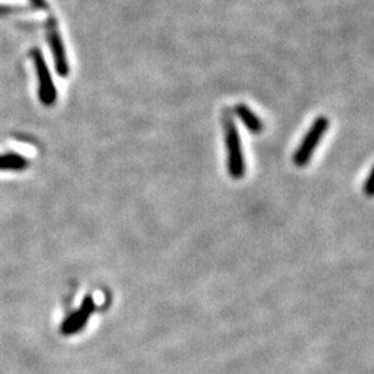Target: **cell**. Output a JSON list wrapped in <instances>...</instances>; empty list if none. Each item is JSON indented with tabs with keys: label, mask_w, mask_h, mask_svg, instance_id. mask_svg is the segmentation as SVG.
I'll return each instance as SVG.
<instances>
[{
	"label": "cell",
	"mask_w": 374,
	"mask_h": 374,
	"mask_svg": "<svg viewBox=\"0 0 374 374\" xmlns=\"http://www.w3.org/2000/svg\"><path fill=\"white\" fill-rule=\"evenodd\" d=\"M47 44L51 50V56L54 59V67L57 74L61 78L69 76L70 74V64L66 53V46L61 38V34L59 31V23L54 16H49L46 21Z\"/></svg>",
	"instance_id": "cell-4"
},
{
	"label": "cell",
	"mask_w": 374,
	"mask_h": 374,
	"mask_svg": "<svg viewBox=\"0 0 374 374\" xmlns=\"http://www.w3.org/2000/svg\"><path fill=\"white\" fill-rule=\"evenodd\" d=\"M372 181H373V171H370L368 179H366V183H365V193L368 196H372L373 194V186H372Z\"/></svg>",
	"instance_id": "cell-9"
},
{
	"label": "cell",
	"mask_w": 374,
	"mask_h": 374,
	"mask_svg": "<svg viewBox=\"0 0 374 374\" xmlns=\"http://www.w3.org/2000/svg\"><path fill=\"white\" fill-rule=\"evenodd\" d=\"M225 126V146H226V158H228V172L231 178L241 179L246 173V160L243 153L241 138L233 119L226 116L223 119Z\"/></svg>",
	"instance_id": "cell-1"
},
{
	"label": "cell",
	"mask_w": 374,
	"mask_h": 374,
	"mask_svg": "<svg viewBox=\"0 0 374 374\" xmlns=\"http://www.w3.org/2000/svg\"><path fill=\"white\" fill-rule=\"evenodd\" d=\"M328 125H330V121L325 116H320V117L315 119V122L312 123V126L306 132L300 147L297 148V151L294 154V158H293L294 164L300 166V168L308 165V163L312 158V156H313V153H315V150H316V147L323 139V136L328 129Z\"/></svg>",
	"instance_id": "cell-2"
},
{
	"label": "cell",
	"mask_w": 374,
	"mask_h": 374,
	"mask_svg": "<svg viewBox=\"0 0 374 374\" xmlns=\"http://www.w3.org/2000/svg\"><path fill=\"white\" fill-rule=\"evenodd\" d=\"M24 10H28V9L26 7H14V6H3V4H0V16L20 13V11H24Z\"/></svg>",
	"instance_id": "cell-7"
},
{
	"label": "cell",
	"mask_w": 374,
	"mask_h": 374,
	"mask_svg": "<svg viewBox=\"0 0 374 374\" xmlns=\"http://www.w3.org/2000/svg\"><path fill=\"white\" fill-rule=\"evenodd\" d=\"M31 57H32V61L35 64V71H36L39 100L46 107L54 106L56 101H57V89H56V85H54L53 78L50 75L46 60H45V57H44V54L39 49H32Z\"/></svg>",
	"instance_id": "cell-3"
},
{
	"label": "cell",
	"mask_w": 374,
	"mask_h": 374,
	"mask_svg": "<svg viewBox=\"0 0 374 374\" xmlns=\"http://www.w3.org/2000/svg\"><path fill=\"white\" fill-rule=\"evenodd\" d=\"M234 111H236V116L248 129V132H251L254 135H258V133L262 132L263 123H262L261 118L258 117L257 114L247 104H237L234 107Z\"/></svg>",
	"instance_id": "cell-5"
},
{
	"label": "cell",
	"mask_w": 374,
	"mask_h": 374,
	"mask_svg": "<svg viewBox=\"0 0 374 374\" xmlns=\"http://www.w3.org/2000/svg\"><path fill=\"white\" fill-rule=\"evenodd\" d=\"M29 161L17 153L0 154V171H25Z\"/></svg>",
	"instance_id": "cell-6"
},
{
	"label": "cell",
	"mask_w": 374,
	"mask_h": 374,
	"mask_svg": "<svg viewBox=\"0 0 374 374\" xmlns=\"http://www.w3.org/2000/svg\"><path fill=\"white\" fill-rule=\"evenodd\" d=\"M29 3H31V7L35 9V10L46 11L47 9H49L46 0H29Z\"/></svg>",
	"instance_id": "cell-8"
}]
</instances>
